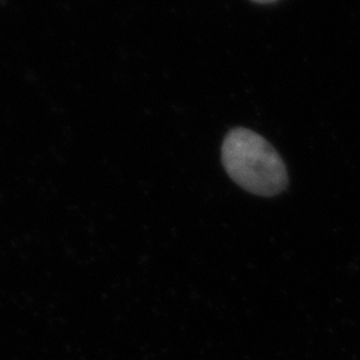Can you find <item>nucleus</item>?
Instances as JSON below:
<instances>
[{"instance_id": "nucleus-1", "label": "nucleus", "mask_w": 360, "mask_h": 360, "mask_svg": "<svg viewBox=\"0 0 360 360\" xmlns=\"http://www.w3.org/2000/svg\"><path fill=\"white\" fill-rule=\"evenodd\" d=\"M221 162L238 186L257 196H275L288 186L283 159L269 141L251 129H231L221 144Z\"/></svg>"}, {"instance_id": "nucleus-2", "label": "nucleus", "mask_w": 360, "mask_h": 360, "mask_svg": "<svg viewBox=\"0 0 360 360\" xmlns=\"http://www.w3.org/2000/svg\"><path fill=\"white\" fill-rule=\"evenodd\" d=\"M252 1L259 3V4H269V3H274V1H276V0H252Z\"/></svg>"}]
</instances>
